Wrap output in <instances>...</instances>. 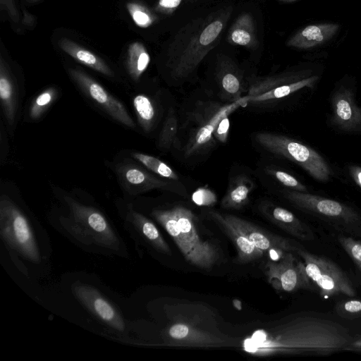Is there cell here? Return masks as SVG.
Returning a JSON list of instances; mask_svg holds the SVG:
<instances>
[{
    "label": "cell",
    "mask_w": 361,
    "mask_h": 361,
    "mask_svg": "<svg viewBox=\"0 0 361 361\" xmlns=\"http://www.w3.org/2000/svg\"><path fill=\"white\" fill-rule=\"evenodd\" d=\"M355 342L349 331L329 319L302 316L283 323L268 336L255 334L246 339L244 350L253 355L301 354L329 355L350 348Z\"/></svg>",
    "instance_id": "cell-1"
},
{
    "label": "cell",
    "mask_w": 361,
    "mask_h": 361,
    "mask_svg": "<svg viewBox=\"0 0 361 361\" xmlns=\"http://www.w3.org/2000/svg\"><path fill=\"white\" fill-rule=\"evenodd\" d=\"M0 238L25 276L41 277L50 271L52 246L46 229L6 195L0 199Z\"/></svg>",
    "instance_id": "cell-2"
},
{
    "label": "cell",
    "mask_w": 361,
    "mask_h": 361,
    "mask_svg": "<svg viewBox=\"0 0 361 361\" xmlns=\"http://www.w3.org/2000/svg\"><path fill=\"white\" fill-rule=\"evenodd\" d=\"M66 212L50 217L52 227L80 249L94 255L129 259L118 229L100 209L65 195Z\"/></svg>",
    "instance_id": "cell-3"
},
{
    "label": "cell",
    "mask_w": 361,
    "mask_h": 361,
    "mask_svg": "<svg viewBox=\"0 0 361 361\" xmlns=\"http://www.w3.org/2000/svg\"><path fill=\"white\" fill-rule=\"evenodd\" d=\"M149 215L169 233L185 260L192 265L207 270L221 261L216 246L200 235L195 216L189 209L180 205L169 209L154 208Z\"/></svg>",
    "instance_id": "cell-4"
},
{
    "label": "cell",
    "mask_w": 361,
    "mask_h": 361,
    "mask_svg": "<svg viewBox=\"0 0 361 361\" xmlns=\"http://www.w3.org/2000/svg\"><path fill=\"white\" fill-rule=\"evenodd\" d=\"M283 195L293 206L304 212L320 219L338 231L361 237V216L348 205L307 192L286 190Z\"/></svg>",
    "instance_id": "cell-5"
},
{
    "label": "cell",
    "mask_w": 361,
    "mask_h": 361,
    "mask_svg": "<svg viewBox=\"0 0 361 361\" xmlns=\"http://www.w3.org/2000/svg\"><path fill=\"white\" fill-rule=\"evenodd\" d=\"M255 140L265 150L298 164L315 180L327 182L334 175L331 166L319 153L297 140L263 131L255 135Z\"/></svg>",
    "instance_id": "cell-6"
},
{
    "label": "cell",
    "mask_w": 361,
    "mask_h": 361,
    "mask_svg": "<svg viewBox=\"0 0 361 361\" xmlns=\"http://www.w3.org/2000/svg\"><path fill=\"white\" fill-rule=\"evenodd\" d=\"M71 292L83 309L107 330L126 341L130 339V322L106 293L90 282L81 280L71 285Z\"/></svg>",
    "instance_id": "cell-7"
},
{
    "label": "cell",
    "mask_w": 361,
    "mask_h": 361,
    "mask_svg": "<svg viewBox=\"0 0 361 361\" xmlns=\"http://www.w3.org/2000/svg\"><path fill=\"white\" fill-rule=\"evenodd\" d=\"M295 254L302 259L309 279L317 286L322 296L329 298L340 294L355 296L356 291L350 280L334 262L310 253L301 245Z\"/></svg>",
    "instance_id": "cell-8"
},
{
    "label": "cell",
    "mask_w": 361,
    "mask_h": 361,
    "mask_svg": "<svg viewBox=\"0 0 361 361\" xmlns=\"http://www.w3.org/2000/svg\"><path fill=\"white\" fill-rule=\"evenodd\" d=\"M245 105L239 99L230 104L199 102L191 114L195 120L197 128L191 133L184 147V157H190L211 147L214 140V131L219 121L226 115L231 114L240 106Z\"/></svg>",
    "instance_id": "cell-9"
},
{
    "label": "cell",
    "mask_w": 361,
    "mask_h": 361,
    "mask_svg": "<svg viewBox=\"0 0 361 361\" xmlns=\"http://www.w3.org/2000/svg\"><path fill=\"white\" fill-rule=\"evenodd\" d=\"M123 226L137 248L143 247L148 250L171 256L172 251L154 221L132 204L124 205L120 210Z\"/></svg>",
    "instance_id": "cell-10"
},
{
    "label": "cell",
    "mask_w": 361,
    "mask_h": 361,
    "mask_svg": "<svg viewBox=\"0 0 361 361\" xmlns=\"http://www.w3.org/2000/svg\"><path fill=\"white\" fill-rule=\"evenodd\" d=\"M329 102V124L339 132L361 135V106L356 102L354 89L340 83L332 90Z\"/></svg>",
    "instance_id": "cell-11"
},
{
    "label": "cell",
    "mask_w": 361,
    "mask_h": 361,
    "mask_svg": "<svg viewBox=\"0 0 361 361\" xmlns=\"http://www.w3.org/2000/svg\"><path fill=\"white\" fill-rule=\"evenodd\" d=\"M294 252H288L279 261L268 260L264 274L268 282L275 288L286 292L311 289L304 262L298 260Z\"/></svg>",
    "instance_id": "cell-12"
},
{
    "label": "cell",
    "mask_w": 361,
    "mask_h": 361,
    "mask_svg": "<svg viewBox=\"0 0 361 361\" xmlns=\"http://www.w3.org/2000/svg\"><path fill=\"white\" fill-rule=\"evenodd\" d=\"M221 215L255 247L264 252H274L279 259H281L288 252L295 253L300 245L289 239L265 231L240 217L222 213Z\"/></svg>",
    "instance_id": "cell-13"
},
{
    "label": "cell",
    "mask_w": 361,
    "mask_h": 361,
    "mask_svg": "<svg viewBox=\"0 0 361 361\" xmlns=\"http://www.w3.org/2000/svg\"><path fill=\"white\" fill-rule=\"evenodd\" d=\"M68 72L85 94L97 102L109 116L127 127H135V123L124 105L98 82L80 69L69 68Z\"/></svg>",
    "instance_id": "cell-14"
},
{
    "label": "cell",
    "mask_w": 361,
    "mask_h": 361,
    "mask_svg": "<svg viewBox=\"0 0 361 361\" xmlns=\"http://www.w3.org/2000/svg\"><path fill=\"white\" fill-rule=\"evenodd\" d=\"M163 338L166 345L173 346L217 348L229 343L227 338L183 322L167 327L163 333Z\"/></svg>",
    "instance_id": "cell-15"
},
{
    "label": "cell",
    "mask_w": 361,
    "mask_h": 361,
    "mask_svg": "<svg viewBox=\"0 0 361 361\" xmlns=\"http://www.w3.org/2000/svg\"><path fill=\"white\" fill-rule=\"evenodd\" d=\"M126 190L131 195L154 190H169L182 196H187L185 188L156 178L141 167L127 164L121 166L118 171Z\"/></svg>",
    "instance_id": "cell-16"
},
{
    "label": "cell",
    "mask_w": 361,
    "mask_h": 361,
    "mask_svg": "<svg viewBox=\"0 0 361 361\" xmlns=\"http://www.w3.org/2000/svg\"><path fill=\"white\" fill-rule=\"evenodd\" d=\"M262 214L270 222L301 240L314 239L312 229L289 210L271 202H262L259 207Z\"/></svg>",
    "instance_id": "cell-17"
},
{
    "label": "cell",
    "mask_w": 361,
    "mask_h": 361,
    "mask_svg": "<svg viewBox=\"0 0 361 361\" xmlns=\"http://www.w3.org/2000/svg\"><path fill=\"white\" fill-rule=\"evenodd\" d=\"M208 215L233 243L237 251V263H250L264 256L265 252L255 247L244 235L227 222L220 212L211 210L208 212Z\"/></svg>",
    "instance_id": "cell-18"
},
{
    "label": "cell",
    "mask_w": 361,
    "mask_h": 361,
    "mask_svg": "<svg viewBox=\"0 0 361 361\" xmlns=\"http://www.w3.org/2000/svg\"><path fill=\"white\" fill-rule=\"evenodd\" d=\"M340 28L337 23H325L307 25L299 30L288 42V45L309 49L322 45L333 38Z\"/></svg>",
    "instance_id": "cell-19"
},
{
    "label": "cell",
    "mask_w": 361,
    "mask_h": 361,
    "mask_svg": "<svg viewBox=\"0 0 361 361\" xmlns=\"http://www.w3.org/2000/svg\"><path fill=\"white\" fill-rule=\"evenodd\" d=\"M58 45L65 53L79 63L106 76H114L113 71L101 58L76 42L63 37L59 40Z\"/></svg>",
    "instance_id": "cell-20"
},
{
    "label": "cell",
    "mask_w": 361,
    "mask_h": 361,
    "mask_svg": "<svg viewBox=\"0 0 361 361\" xmlns=\"http://www.w3.org/2000/svg\"><path fill=\"white\" fill-rule=\"evenodd\" d=\"M0 99L7 122L12 126L18 109V91L16 83L3 60L0 63Z\"/></svg>",
    "instance_id": "cell-21"
},
{
    "label": "cell",
    "mask_w": 361,
    "mask_h": 361,
    "mask_svg": "<svg viewBox=\"0 0 361 361\" xmlns=\"http://www.w3.org/2000/svg\"><path fill=\"white\" fill-rule=\"evenodd\" d=\"M318 80L319 76L312 75L280 85L259 95L252 97L243 96L240 100L246 106L249 102L257 103L281 99L305 87L310 88L314 87Z\"/></svg>",
    "instance_id": "cell-22"
},
{
    "label": "cell",
    "mask_w": 361,
    "mask_h": 361,
    "mask_svg": "<svg viewBox=\"0 0 361 361\" xmlns=\"http://www.w3.org/2000/svg\"><path fill=\"white\" fill-rule=\"evenodd\" d=\"M254 188L253 182L245 176H238L230 185L221 205L226 209H240L249 202Z\"/></svg>",
    "instance_id": "cell-23"
},
{
    "label": "cell",
    "mask_w": 361,
    "mask_h": 361,
    "mask_svg": "<svg viewBox=\"0 0 361 361\" xmlns=\"http://www.w3.org/2000/svg\"><path fill=\"white\" fill-rule=\"evenodd\" d=\"M150 61L149 55L142 44L133 42L128 49L126 66L129 75L137 81L146 71Z\"/></svg>",
    "instance_id": "cell-24"
},
{
    "label": "cell",
    "mask_w": 361,
    "mask_h": 361,
    "mask_svg": "<svg viewBox=\"0 0 361 361\" xmlns=\"http://www.w3.org/2000/svg\"><path fill=\"white\" fill-rule=\"evenodd\" d=\"M133 104L139 123L146 133H149L152 129L157 117L153 102L145 94H138L133 98Z\"/></svg>",
    "instance_id": "cell-25"
},
{
    "label": "cell",
    "mask_w": 361,
    "mask_h": 361,
    "mask_svg": "<svg viewBox=\"0 0 361 361\" xmlns=\"http://www.w3.org/2000/svg\"><path fill=\"white\" fill-rule=\"evenodd\" d=\"M132 156L149 170L159 176L173 180H178L179 177L176 173L161 160L154 157L139 152H133L132 153Z\"/></svg>",
    "instance_id": "cell-26"
},
{
    "label": "cell",
    "mask_w": 361,
    "mask_h": 361,
    "mask_svg": "<svg viewBox=\"0 0 361 361\" xmlns=\"http://www.w3.org/2000/svg\"><path fill=\"white\" fill-rule=\"evenodd\" d=\"M178 133V118L175 111L170 108L159 137V146L167 150L175 142Z\"/></svg>",
    "instance_id": "cell-27"
},
{
    "label": "cell",
    "mask_w": 361,
    "mask_h": 361,
    "mask_svg": "<svg viewBox=\"0 0 361 361\" xmlns=\"http://www.w3.org/2000/svg\"><path fill=\"white\" fill-rule=\"evenodd\" d=\"M220 87L222 97L231 102L243 97V85L240 78L233 73H226L220 79Z\"/></svg>",
    "instance_id": "cell-28"
},
{
    "label": "cell",
    "mask_w": 361,
    "mask_h": 361,
    "mask_svg": "<svg viewBox=\"0 0 361 361\" xmlns=\"http://www.w3.org/2000/svg\"><path fill=\"white\" fill-rule=\"evenodd\" d=\"M300 80L298 76H279L261 80L252 83L246 96L261 94L280 85Z\"/></svg>",
    "instance_id": "cell-29"
},
{
    "label": "cell",
    "mask_w": 361,
    "mask_h": 361,
    "mask_svg": "<svg viewBox=\"0 0 361 361\" xmlns=\"http://www.w3.org/2000/svg\"><path fill=\"white\" fill-rule=\"evenodd\" d=\"M57 90L49 87L41 92L32 102L30 108V116L32 119H37L44 114L47 109L55 100Z\"/></svg>",
    "instance_id": "cell-30"
},
{
    "label": "cell",
    "mask_w": 361,
    "mask_h": 361,
    "mask_svg": "<svg viewBox=\"0 0 361 361\" xmlns=\"http://www.w3.org/2000/svg\"><path fill=\"white\" fill-rule=\"evenodd\" d=\"M126 8L133 20L138 27L146 28L152 24L153 16L144 6L130 1L127 3Z\"/></svg>",
    "instance_id": "cell-31"
},
{
    "label": "cell",
    "mask_w": 361,
    "mask_h": 361,
    "mask_svg": "<svg viewBox=\"0 0 361 361\" xmlns=\"http://www.w3.org/2000/svg\"><path fill=\"white\" fill-rule=\"evenodd\" d=\"M266 172L290 190L304 192H307V188L303 183L286 171L274 168H267Z\"/></svg>",
    "instance_id": "cell-32"
},
{
    "label": "cell",
    "mask_w": 361,
    "mask_h": 361,
    "mask_svg": "<svg viewBox=\"0 0 361 361\" xmlns=\"http://www.w3.org/2000/svg\"><path fill=\"white\" fill-rule=\"evenodd\" d=\"M338 240L343 250L361 271V241L352 235H338Z\"/></svg>",
    "instance_id": "cell-33"
},
{
    "label": "cell",
    "mask_w": 361,
    "mask_h": 361,
    "mask_svg": "<svg viewBox=\"0 0 361 361\" xmlns=\"http://www.w3.org/2000/svg\"><path fill=\"white\" fill-rule=\"evenodd\" d=\"M336 311L341 317L347 319L361 317V300L341 301L337 304Z\"/></svg>",
    "instance_id": "cell-34"
},
{
    "label": "cell",
    "mask_w": 361,
    "mask_h": 361,
    "mask_svg": "<svg viewBox=\"0 0 361 361\" xmlns=\"http://www.w3.org/2000/svg\"><path fill=\"white\" fill-rule=\"evenodd\" d=\"M192 200L197 205L209 207L216 202L217 198L212 190L204 187L197 188L192 193Z\"/></svg>",
    "instance_id": "cell-35"
},
{
    "label": "cell",
    "mask_w": 361,
    "mask_h": 361,
    "mask_svg": "<svg viewBox=\"0 0 361 361\" xmlns=\"http://www.w3.org/2000/svg\"><path fill=\"white\" fill-rule=\"evenodd\" d=\"M223 25L220 21H214L209 24L200 36V42L206 46L211 44L220 34Z\"/></svg>",
    "instance_id": "cell-36"
},
{
    "label": "cell",
    "mask_w": 361,
    "mask_h": 361,
    "mask_svg": "<svg viewBox=\"0 0 361 361\" xmlns=\"http://www.w3.org/2000/svg\"><path fill=\"white\" fill-rule=\"evenodd\" d=\"M228 116L229 114L224 116L219 121L213 133L214 137L222 143L226 142L228 139L230 128Z\"/></svg>",
    "instance_id": "cell-37"
},
{
    "label": "cell",
    "mask_w": 361,
    "mask_h": 361,
    "mask_svg": "<svg viewBox=\"0 0 361 361\" xmlns=\"http://www.w3.org/2000/svg\"><path fill=\"white\" fill-rule=\"evenodd\" d=\"M232 41L239 45H247L251 41V35L246 30L238 28L231 33Z\"/></svg>",
    "instance_id": "cell-38"
},
{
    "label": "cell",
    "mask_w": 361,
    "mask_h": 361,
    "mask_svg": "<svg viewBox=\"0 0 361 361\" xmlns=\"http://www.w3.org/2000/svg\"><path fill=\"white\" fill-rule=\"evenodd\" d=\"M348 173L354 183L361 188V166L357 165H350L348 167Z\"/></svg>",
    "instance_id": "cell-39"
},
{
    "label": "cell",
    "mask_w": 361,
    "mask_h": 361,
    "mask_svg": "<svg viewBox=\"0 0 361 361\" xmlns=\"http://www.w3.org/2000/svg\"><path fill=\"white\" fill-rule=\"evenodd\" d=\"M181 0H159L158 8L163 10H172L176 8Z\"/></svg>",
    "instance_id": "cell-40"
},
{
    "label": "cell",
    "mask_w": 361,
    "mask_h": 361,
    "mask_svg": "<svg viewBox=\"0 0 361 361\" xmlns=\"http://www.w3.org/2000/svg\"><path fill=\"white\" fill-rule=\"evenodd\" d=\"M233 307L238 310H241L242 308H243V305H242V302L240 300L238 299H233Z\"/></svg>",
    "instance_id": "cell-41"
},
{
    "label": "cell",
    "mask_w": 361,
    "mask_h": 361,
    "mask_svg": "<svg viewBox=\"0 0 361 361\" xmlns=\"http://www.w3.org/2000/svg\"><path fill=\"white\" fill-rule=\"evenodd\" d=\"M282 1H295V0H282Z\"/></svg>",
    "instance_id": "cell-42"
}]
</instances>
